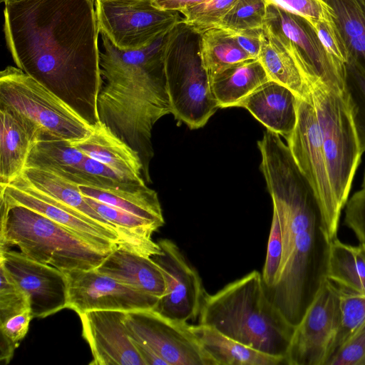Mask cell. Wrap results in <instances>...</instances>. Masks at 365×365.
Returning a JSON list of instances; mask_svg holds the SVG:
<instances>
[{
	"instance_id": "cell-1",
	"label": "cell",
	"mask_w": 365,
	"mask_h": 365,
	"mask_svg": "<svg viewBox=\"0 0 365 365\" xmlns=\"http://www.w3.org/2000/svg\"><path fill=\"white\" fill-rule=\"evenodd\" d=\"M93 0H24L5 4L8 48L24 73L91 128L100 123L102 78Z\"/></svg>"
},
{
	"instance_id": "cell-2",
	"label": "cell",
	"mask_w": 365,
	"mask_h": 365,
	"mask_svg": "<svg viewBox=\"0 0 365 365\" xmlns=\"http://www.w3.org/2000/svg\"><path fill=\"white\" fill-rule=\"evenodd\" d=\"M263 174L278 216L282 255L268 297L294 327L312 301L323 271L317 262L318 242L323 237L321 216L314 193L297 165L290 150L277 134L257 142ZM324 239V238H323Z\"/></svg>"
},
{
	"instance_id": "cell-3",
	"label": "cell",
	"mask_w": 365,
	"mask_h": 365,
	"mask_svg": "<svg viewBox=\"0 0 365 365\" xmlns=\"http://www.w3.org/2000/svg\"><path fill=\"white\" fill-rule=\"evenodd\" d=\"M169 34L135 50L120 49L101 34L104 52L100 53V122L138 153L147 182H151L149 166L154 155L153 128L172 113L165 73Z\"/></svg>"
},
{
	"instance_id": "cell-4",
	"label": "cell",
	"mask_w": 365,
	"mask_h": 365,
	"mask_svg": "<svg viewBox=\"0 0 365 365\" xmlns=\"http://www.w3.org/2000/svg\"><path fill=\"white\" fill-rule=\"evenodd\" d=\"M199 324L213 327L251 348L284 359L294 330L268 297L262 274L257 270L214 294L205 292Z\"/></svg>"
},
{
	"instance_id": "cell-5",
	"label": "cell",
	"mask_w": 365,
	"mask_h": 365,
	"mask_svg": "<svg viewBox=\"0 0 365 365\" xmlns=\"http://www.w3.org/2000/svg\"><path fill=\"white\" fill-rule=\"evenodd\" d=\"M0 204V249L16 246L27 257L61 271L93 269L108 255L29 207Z\"/></svg>"
},
{
	"instance_id": "cell-6",
	"label": "cell",
	"mask_w": 365,
	"mask_h": 365,
	"mask_svg": "<svg viewBox=\"0 0 365 365\" xmlns=\"http://www.w3.org/2000/svg\"><path fill=\"white\" fill-rule=\"evenodd\" d=\"M310 91L331 185L342 211L362 155L348 96L320 81L310 84Z\"/></svg>"
},
{
	"instance_id": "cell-7",
	"label": "cell",
	"mask_w": 365,
	"mask_h": 365,
	"mask_svg": "<svg viewBox=\"0 0 365 365\" xmlns=\"http://www.w3.org/2000/svg\"><path fill=\"white\" fill-rule=\"evenodd\" d=\"M0 104L37 124L42 131L41 137L72 142L86 137L92 130L61 98L14 66H7L0 73Z\"/></svg>"
},
{
	"instance_id": "cell-8",
	"label": "cell",
	"mask_w": 365,
	"mask_h": 365,
	"mask_svg": "<svg viewBox=\"0 0 365 365\" xmlns=\"http://www.w3.org/2000/svg\"><path fill=\"white\" fill-rule=\"evenodd\" d=\"M286 140L297 165L316 197L321 216V232L327 245L337 237L341 210L331 185L311 93L307 98H298L297 123Z\"/></svg>"
},
{
	"instance_id": "cell-9",
	"label": "cell",
	"mask_w": 365,
	"mask_h": 365,
	"mask_svg": "<svg viewBox=\"0 0 365 365\" xmlns=\"http://www.w3.org/2000/svg\"><path fill=\"white\" fill-rule=\"evenodd\" d=\"M167 88L175 118L190 129L203 127L219 108L198 52L190 46L165 51Z\"/></svg>"
},
{
	"instance_id": "cell-10",
	"label": "cell",
	"mask_w": 365,
	"mask_h": 365,
	"mask_svg": "<svg viewBox=\"0 0 365 365\" xmlns=\"http://www.w3.org/2000/svg\"><path fill=\"white\" fill-rule=\"evenodd\" d=\"M99 32L118 48L135 50L174 30L178 11L161 10L151 0H95Z\"/></svg>"
},
{
	"instance_id": "cell-11",
	"label": "cell",
	"mask_w": 365,
	"mask_h": 365,
	"mask_svg": "<svg viewBox=\"0 0 365 365\" xmlns=\"http://www.w3.org/2000/svg\"><path fill=\"white\" fill-rule=\"evenodd\" d=\"M339 325L337 287L324 276L294 327L287 365H327L336 349Z\"/></svg>"
},
{
	"instance_id": "cell-12",
	"label": "cell",
	"mask_w": 365,
	"mask_h": 365,
	"mask_svg": "<svg viewBox=\"0 0 365 365\" xmlns=\"http://www.w3.org/2000/svg\"><path fill=\"white\" fill-rule=\"evenodd\" d=\"M130 338L149 346L168 365H215L190 330L189 324L171 321L153 309L127 312Z\"/></svg>"
},
{
	"instance_id": "cell-13",
	"label": "cell",
	"mask_w": 365,
	"mask_h": 365,
	"mask_svg": "<svg viewBox=\"0 0 365 365\" xmlns=\"http://www.w3.org/2000/svg\"><path fill=\"white\" fill-rule=\"evenodd\" d=\"M161 252L150 258L159 267L165 282V292L154 311L180 324L199 316L205 290L198 272L173 241L158 242Z\"/></svg>"
},
{
	"instance_id": "cell-14",
	"label": "cell",
	"mask_w": 365,
	"mask_h": 365,
	"mask_svg": "<svg viewBox=\"0 0 365 365\" xmlns=\"http://www.w3.org/2000/svg\"><path fill=\"white\" fill-rule=\"evenodd\" d=\"M68 282L67 308L80 314L91 310L153 309L159 298L91 270L63 271Z\"/></svg>"
},
{
	"instance_id": "cell-15",
	"label": "cell",
	"mask_w": 365,
	"mask_h": 365,
	"mask_svg": "<svg viewBox=\"0 0 365 365\" xmlns=\"http://www.w3.org/2000/svg\"><path fill=\"white\" fill-rule=\"evenodd\" d=\"M0 264L28 295L34 318L67 308L68 282L63 271L9 249H0Z\"/></svg>"
},
{
	"instance_id": "cell-16",
	"label": "cell",
	"mask_w": 365,
	"mask_h": 365,
	"mask_svg": "<svg viewBox=\"0 0 365 365\" xmlns=\"http://www.w3.org/2000/svg\"><path fill=\"white\" fill-rule=\"evenodd\" d=\"M267 21L299 48L309 68L313 83L320 81L334 91L346 93V64L327 51L307 20L268 4Z\"/></svg>"
},
{
	"instance_id": "cell-17",
	"label": "cell",
	"mask_w": 365,
	"mask_h": 365,
	"mask_svg": "<svg viewBox=\"0 0 365 365\" xmlns=\"http://www.w3.org/2000/svg\"><path fill=\"white\" fill-rule=\"evenodd\" d=\"M125 313L91 310L78 314L93 355L90 365H145L128 335Z\"/></svg>"
},
{
	"instance_id": "cell-18",
	"label": "cell",
	"mask_w": 365,
	"mask_h": 365,
	"mask_svg": "<svg viewBox=\"0 0 365 365\" xmlns=\"http://www.w3.org/2000/svg\"><path fill=\"white\" fill-rule=\"evenodd\" d=\"M257 59L270 81L290 89L299 98L309 97L313 78L302 53L267 21L260 32Z\"/></svg>"
},
{
	"instance_id": "cell-19",
	"label": "cell",
	"mask_w": 365,
	"mask_h": 365,
	"mask_svg": "<svg viewBox=\"0 0 365 365\" xmlns=\"http://www.w3.org/2000/svg\"><path fill=\"white\" fill-rule=\"evenodd\" d=\"M0 200L25 206L46 216L104 253L109 254L120 242L118 237L63 207L19 178L9 185H0Z\"/></svg>"
},
{
	"instance_id": "cell-20",
	"label": "cell",
	"mask_w": 365,
	"mask_h": 365,
	"mask_svg": "<svg viewBox=\"0 0 365 365\" xmlns=\"http://www.w3.org/2000/svg\"><path fill=\"white\" fill-rule=\"evenodd\" d=\"M0 121V185H6L23 173L42 131L24 115L1 104Z\"/></svg>"
},
{
	"instance_id": "cell-21",
	"label": "cell",
	"mask_w": 365,
	"mask_h": 365,
	"mask_svg": "<svg viewBox=\"0 0 365 365\" xmlns=\"http://www.w3.org/2000/svg\"><path fill=\"white\" fill-rule=\"evenodd\" d=\"M298 98L290 89L269 81L245 98L238 107L247 109L267 130L286 139L297 123Z\"/></svg>"
},
{
	"instance_id": "cell-22",
	"label": "cell",
	"mask_w": 365,
	"mask_h": 365,
	"mask_svg": "<svg viewBox=\"0 0 365 365\" xmlns=\"http://www.w3.org/2000/svg\"><path fill=\"white\" fill-rule=\"evenodd\" d=\"M32 188L95 226L120 237L115 225L101 217L85 200L79 185L52 171L26 168L19 177Z\"/></svg>"
},
{
	"instance_id": "cell-23",
	"label": "cell",
	"mask_w": 365,
	"mask_h": 365,
	"mask_svg": "<svg viewBox=\"0 0 365 365\" xmlns=\"http://www.w3.org/2000/svg\"><path fill=\"white\" fill-rule=\"evenodd\" d=\"M70 143L86 156L104 163L125 178L145 184L138 153L102 123L93 127L86 137Z\"/></svg>"
},
{
	"instance_id": "cell-24",
	"label": "cell",
	"mask_w": 365,
	"mask_h": 365,
	"mask_svg": "<svg viewBox=\"0 0 365 365\" xmlns=\"http://www.w3.org/2000/svg\"><path fill=\"white\" fill-rule=\"evenodd\" d=\"M94 269L123 284L159 299L165 292L163 272L150 257L118 246Z\"/></svg>"
},
{
	"instance_id": "cell-25",
	"label": "cell",
	"mask_w": 365,
	"mask_h": 365,
	"mask_svg": "<svg viewBox=\"0 0 365 365\" xmlns=\"http://www.w3.org/2000/svg\"><path fill=\"white\" fill-rule=\"evenodd\" d=\"M190 328L205 352L215 365H282L286 359L269 355L251 348L216 329L202 324Z\"/></svg>"
},
{
	"instance_id": "cell-26",
	"label": "cell",
	"mask_w": 365,
	"mask_h": 365,
	"mask_svg": "<svg viewBox=\"0 0 365 365\" xmlns=\"http://www.w3.org/2000/svg\"><path fill=\"white\" fill-rule=\"evenodd\" d=\"M323 276L336 286L365 294V246L337 237L327 245Z\"/></svg>"
},
{
	"instance_id": "cell-27",
	"label": "cell",
	"mask_w": 365,
	"mask_h": 365,
	"mask_svg": "<svg viewBox=\"0 0 365 365\" xmlns=\"http://www.w3.org/2000/svg\"><path fill=\"white\" fill-rule=\"evenodd\" d=\"M270 81L258 59H250L225 70L210 79L219 108L238 105L260 86Z\"/></svg>"
},
{
	"instance_id": "cell-28",
	"label": "cell",
	"mask_w": 365,
	"mask_h": 365,
	"mask_svg": "<svg viewBox=\"0 0 365 365\" xmlns=\"http://www.w3.org/2000/svg\"><path fill=\"white\" fill-rule=\"evenodd\" d=\"M351 62L365 73V0H322Z\"/></svg>"
},
{
	"instance_id": "cell-29",
	"label": "cell",
	"mask_w": 365,
	"mask_h": 365,
	"mask_svg": "<svg viewBox=\"0 0 365 365\" xmlns=\"http://www.w3.org/2000/svg\"><path fill=\"white\" fill-rule=\"evenodd\" d=\"M81 192L163 227L165 220L158 193L144 185L131 188L100 189L79 185Z\"/></svg>"
},
{
	"instance_id": "cell-30",
	"label": "cell",
	"mask_w": 365,
	"mask_h": 365,
	"mask_svg": "<svg viewBox=\"0 0 365 365\" xmlns=\"http://www.w3.org/2000/svg\"><path fill=\"white\" fill-rule=\"evenodd\" d=\"M86 156L68 140L41 137L30 153L26 168L46 169L74 182Z\"/></svg>"
},
{
	"instance_id": "cell-31",
	"label": "cell",
	"mask_w": 365,
	"mask_h": 365,
	"mask_svg": "<svg viewBox=\"0 0 365 365\" xmlns=\"http://www.w3.org/2000/svg\"><path fill=\"white\" fill-rule=\"evenodd\" d=\"M198 54L210 81L212 78L239 63L255 59L245 52L232 36L220 28L200 34Z\"/></svg>"
},
{
	"instance_id": "cell-32",
	"label": "cell",
	"mask_w": 365,
	"mask_h": 365,
	"mask_svg": "<svg viewBox=\"0 0 365 365\" xmlns=\"http://www.w3.org/2000/svg\"><path fill=\"white\" fill-rule=\"evenodd\" d=\"M336 287L339 325L335 351L365 325V294Z\"/></svg>"
},
{
	"instance_id": "cell-33",
	"label": "cell",
	"mask_w": 365,
	"mask_h": 365,
	"mask_svg": "<svg viewBox=\"0 0 365 365\" xmlns=\"http://www.w3.org/2000/svg\"><path fill=\"white\" fill-rule=\"evenodd\" d=\"M267 7L264 0H238L216 28L232 33L261 30L267 21Z\"/></svg>"
},
{
	"instance_id": "cell-34",
	"label": "cell",
	"mask_w": 365,
	"mask_h": 365,
	"mask_svg": "<svg viewBox=\"0 0 365 365\" xmlns=\"http://www.w3.org/2000/svg\"><path fill=\"white\" fill-rule=\"evenodd\" d=\"M346 92L361 153L365 152V73L351 62L346 63Z\"/></svg>"
},
{
	"instance_id": "cell-35",
	"label": "cell",
	"mask_w": 365,
	"mask_h": 365,
	"mask_svg": "<svg viewBox=\"0 0 365 365\" xmlns=\"http://www.w3.org/2000/svg\"><path fill=\"white\" fill-rule=\"evenodd\" d=\"M238 0H205L180 12L182 22L194 33L200 34L216 28L233 8Z\"/></svg>"
},
{
	"instance_id": "cell-36",
	"label": "cell",
	"mask_w": 365,
	"mask_h": 365,
	"mask_svg": "<svg viewBox=\"0 0 365 365\" xmlns=\"http://www.w3.org/2000/svg\"><path fill=\"white\" fill-rule=\"evenodd\" d=\"M33 316L31 309L10 317L0 323V360L9 363L14 350L26 335Z\"/></svg>"
},
{
	"instance_id": "cell-37",
	"label": "cell",
	"mask_w": 365,
	"mask_h": 365,
	"mask_svg": "<svg viewBox=\"0 0 365 365\" xmlns=\"http://www.w3.org/2000/svg\"><path fill=\"white\" fill-rule=\"evenodd\" d=\"M0 323L30 308L28 295L0 264Z\"/></svg>"
},
{
	"instance_id": "cell-38",
	"label": "cell",
	"mask_w": 365,
	"mask_h": 365,
	"mask_svg": "<svg viewBox=\"0 0 365 365\" xmlns=\"http://www.w3.org/2000/svg\"><path fill=\"white\" fill-rule=\"evenodd\" d=\"M282 237L278 216L273 210L272 224L268 238L267 255L262 277L265 289L270 288L274 283L282 260Z\"/></svg>"
},
{
	"instance_id": "cell-39",
	"label": "cell",
	"mask_w": 365,
	"mask_h": 365,
	"mask_svg": "<svg viewBox=\"0 0 365 365\" xmlns=\"http://www.w3.org/2000/svg\"><path fill=\"white\" fill-rule=\"evenodd\" d=\"M307 20L311 25L318 21L333 22L330 11L322 0H264Z\"/></svg>"
},
{
	"instance_id": "cell-40",
	"label": "cell",
	"mask_w": 365,
	"mask_h": 365,
	"mask_svg": "<svg viewBox=\"0 0 365 365\" xmlns=\"http://www.w3.org/2000/svg\"><path fill=\"white\" fill-rule=\"evenodd\" d=\"M327 365H365V325L336 349Z\"/></svg>"
},
{
	"instance_id": "cell-41",
	"label": "cell",
	"mask_w": 365,
	"mask_h": 365,
	"mask_svg": "<svg viewBox=\"0 0 365 365\" xmlns=\"http://www.w3.org/2000/svg\"><path fill=\"white\" fill-rule=\"evenodd\" d=\"M344 223L354 233L359 242L365 246V189L361 188L348 200Z\"/></svg>"
},
{
	"instance_id": "cell-42",
	"label": "cell",
	"mask_w": 365,
	"mask_h": 365,
	"mask_svg": "<svg viewBox=\"0 0 365 365\" xmlns=\"http://www.w3.org/2000/svg\"><path fill=\"white\" fill-rule=\"evenodd\" d=\"M327 51L344 63L348 62V53L342 44L333 22L318 21L312 25Z\"/></svg>"
},
{
	"instance_id": "cell-43",
	"label": "cell",
	"mask_w": 365,
	"mask_h": 365,
	"mask_svg": "<svg viewBox=\"0 0 365 365\" xmlns=\"http://www.w3.org/2000/svg\"><path fill=\"white\" fill-rule=\"evenodd\" d=\"M261 30H250L233 33L227 32L245 52L252 58L257 59L260 49Z\"/></svg>"
},
{
	"instance_id": "cell-44",
	"label": "cell",
	"mask_w": 365,
	"mask_h": 365,
	"mask_svg": "<svg viewBox=\"0 0 365 365\" xmlns=\"http://www.w3.org/2000/svg\"><path fill=\"white\" fill-rule=\"evenodd\" d=\"M130 339L145 365H168L167 362L146 344L133 338H130Z\"/></svg>"
},
{
	"instance_id": "cell-45",
	"label": "cell",
	"mask_w": 365,
	"mask_h": 365,
	"mask_svg": "<svg viewBox=\"0 0 365 365\" xmlns=\"http://www.w3.org/2000/svg\"><path fill=\"white\" fill-rule=\"evenodd\" d=\"M205 0H151L156 8L170 11H180L184 9L200 4Z\"/></svg>"
},
{
	"instance_id": "cell-46",
	"label": "cell",
	"mask_w": 365,
	"mask_h": 365,
	"mask_svg": "<svg viewBox=\"0 0 365 365\" xmlns=\"http://www.w3.org/2000/svg\"><path fill=\"white\" fill-rule=\"evenodd\" d=\"M24 1V0H1V1L4 3V4L18 2V1Z\"/></svg>"
},
{
	"instance_id": "cell-47",
	"label": "cell",
	"mask_w": 365,
	"mask_h": 365,
	"mask_svg": "<svg viewBox=\"0 0 365 365\" xmlns=\"http://www.w3.org/2000/svg\"><path fill=\"white\" fill-rule=\"evenodd\" d=\"M361 188L365 189V172H364V178H363V182H362V185H361Z\"/></svg>"
}]
</instances>
